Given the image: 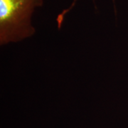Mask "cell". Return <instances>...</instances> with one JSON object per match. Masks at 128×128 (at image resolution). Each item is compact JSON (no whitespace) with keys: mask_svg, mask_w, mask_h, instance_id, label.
<instances>
[{"mask_svg":"<svg viewBox=\"0 0 128 128\" xmlns=\"http://www.w3.org/2000/svg\"><path fill=\"white\" fill-rule=\"evenodd\" d=\"M44 0H0V44L17 42L34 34L32 24L35 9Z\"/></svg>","mask_w":128,"mask_h":128,"instance_id":"6da1fadb","label":"cell"}]
</instances>
